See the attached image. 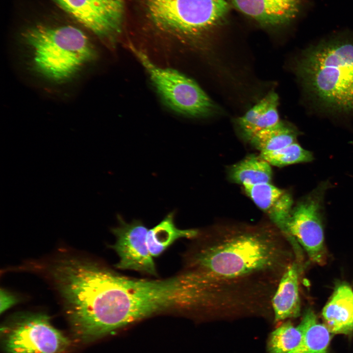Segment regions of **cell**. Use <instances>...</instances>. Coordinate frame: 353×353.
Here are the masks:
<instances>
[{
  "label": "cell",
  "mask_w": 353,
  "mask_h": 353,
  "mask_svg": "<svg viewBox=\"0 0 353 353\" xmlns=\"http://www.w3.org/2000/svg\"><path fill=\"white\" fill-rule=\"evenodd\" d=\"M148 18L159 29L185 36L200 34L221 24L225 0H143Z\"/></svg>",
  "instance_id": "5"
},
{
  "label": "cell",
  "mask_w": 353,
  "mask_h": 353,
  "mask_svg": "<svg viewBox=\"0 0 353 353\" xmlns=\"http://www.w3.org/2000/svg\"><path fill=\"white\" fill-rule=\"evenodd\" d=\"M131 47L157 92L172 109L194 117L207 116L217 112L216 105L196 82L176 70L159 67L143 52Z\"/></svg>",
  "instance_id": "7"
},
{
  "label": "cell",
  "mask_w": 353,
  "mask_h": 353,
  "mask_svg": "<svg viewBox=\"0 0 353 353\" xmlns=\"http://www.w3.org/2000/svg\"><path fill=\"white\" fill-rule=\"evenodd\" d=\"M299 134L294 126L280 121L275 126L259 132L250 141L260 152L273 151L296 142Z\"/></svg>",
  "instance_id": "18"
},
{
  "label": "cell",
  "mask_w": 353,
  "mask_h": 353,
  "mask_svg": "<svg viewBox=\"0 0 353 353\" xmlns=\"http://www.w3.org/2000/svg\"><path fill=\"white\" fill-rule=\"evenodd\" d=\"M229 177L243 186L270 183L272 170L271 165L260 155H250L231 167Z\"/></svg>",
  "instance_id": "17"
},
{
  "label": "cell",
  "mask_w": 353,
  "mask_h": 353,
  "mask_svg": "<svg viewBox=\"0 0 353 353\" xmlns=\"http://www.w3.org/2000/svg\"><path fill=\"white\" fill-rule=\"evenodd\" d=\"M84 26L101 38L113 36L122 27L124 0H54Z\"/></svg>",
  "instance_id": "9"
},
{
  "label": "cell",
  "mask_w": 353,
  "mask_h": 353,
  "mask_svg": "<svg viewBox=\"0 0 353 353\" xmlns=\"http://www.w3.org/2000/svg\"><path fill=\"white\" fill-rule=\"evenodd\" d=\"M245 16L264 26L289 23L298 16L303 0H229Z\"/></svg>",
  "instance_id": "11"
},
{
  "label": "cell",
  "mask_w": 353,
  "mask_h": 353,
  "mask_svg": "<svg viewBox=\"0 0 353 353\" xmlns=\"http://www.w3.org/2000/svg\"><path fill=\"white\" fill-rule=\"evenodd\" d=\"M332 187L329 180L320 182L293 207L286 222L285 237L294 249L298 243L309 259L323 265L326 260L323 215L326 194Z\"/></svg>",
  "instance_id": "6"
},
{
  "label": "cell",
  "mask_w": 353,
  "mask_h": 353,
  "mask_svg": "<svg viewBox=\"0 0 353 353\" xmlns=\"http://www.w3.org/2000/svg\"><path fill=\"white\" fill-rule=\"evenodd\" d=\"M300 261L291 262L282 275L271 299V306L276 322L300 315L299 277Z\"/></svg>",
  "instance_id": "13"
},
{
  "label": "cell",
  "mask_w": 353,
  "mask_h": 353,
  "mask_svg": "<svg viewBox=\"0 0 353 353\" xmlns=\"http://www.w3.org/2000/svg\"><path fill=\"white\" fill-rule=\"evenodd\" d=\"M52 276L79 341H94L133 323L137 299L130 277L71 258L56 263Z\"/></svg>",
  "instance_id": "1"
},
{
  "label": "cell",
  "mask_w": 353,
  "mask_h": 353,
  "mask_svg": "<svg viewBox=\"0 0 353 353\" xmlns=\"http://www.w3.org/2000/svg\"><path fill=\"white\" fill-rule=\"evenodd\" d=\"M5 353H64L71 340L42 314H24L1 328Z\"/></svg>",
  "instance_id": "8"
},
{
  "label": "cell",
  "mask_w": 353,
  "mask_h": 353,
  "mask_svg": "<svg viewBox=\"0 0 353 353\" xmlns=\"http://www.w3.org/2000/svg\"><path fill=\"white\" fill-rule=\"evenodd\" d=\"M118 217L119 225L112 230L116 238L112 248L119 257L116 267L157 276L147 243V227L139 220L127 223L121 216Z\"/></svg>",
  "instance_id": "10"
},
{
  "label": "cell",
  "mask_w": 353,
  "mask_h": 353,
  "mask_svg": "<svg viewBox=\"0 0 353 353\" xmlns=\"http://www.w3.org/2000/svg\"><path fill=\"white\" fill-rule=\"evenodd\" d=\"M303 333L298 325L294 327L291 323H285L271 333L269 350L270 353H288L300 343Z\"/></svg>",
  "instance_id": "20"
},
{
  "label": "cell",
  "mask_w": 353,
  "mask_h": 353,
  "mask_svg": "<svg viewBox=\"0 0 353 353\" xmlns=\"http://www.w3.org/2000/svg\"><path fill=\"white\" fill-rule=\"evenodd\" d=\"M268 101V97L267 95L237 121V125L243 137L249 141L253 135L255 126Z\"/></svg>",
  "instance_id": "21"
},
{
  "label": "cell",
  "mask_w": 353,
  "mask_h": 353,
  "mask_svg": "<svg viewBox=\"0 0 353 353\" xmlns=\"http://www.w3.org/2000/svg\"><path fill=\"white\" fill-rule=\"evenodd\" d=\"M18 302L17 298L5 290H0V313L4 312Z\"/></svg>",
  "instance_id": "22"
},
{
  "label": "cell",
  "mask_w": 353,
  "mask_h": 353,
  "mask_svg": "<svg viewBox=\"0 0 353 353\" xmlns=\"http://www.w3.org/2000/svg\"><path fill=\"white\" fill-rule=\"evenodd\" d=\"M244 187L248 196L285 236L286 222L293 208L291 194L270 183Z\"/></svg>",
  "instance_id": "12"
},
{
  "label": "cell",
  "mask_w": 353,
  "mask_h": 353,
  "mask_svg": "<svg viewBox=\"0 0 353 353\" xmlns=\"http://www.w3.org/2000/svg\"></svg>",
  "instance_id": "23"
},
{
  "label": "cell",
  "mask_w": 353,
  "mask_h": 353,
  "mask_svg": "<svg viewBox=\"0 0 353 353\" xmlns=\"http://www.w3.org/2000/svg\"><path fill=\"white\" fill-rule=\"evenodd\" d=\"M24 39L36 72L54 82L72 78L96 56L88 37L73 26L36 25L24 33Z\"/></svg>",
  "instance_id": "4"
},
{
  "label": "cell",
  "mask_w": 353,
  "mask_h": 353,
  "mask_svg": "<svg viewBox=\"0 0 353 353\" xmlns=\"http://www.w3.org/2000/svg\"><path fill=\"white\" fill-rule=\"evenodd\" d=\"M175 213H169L156 226L148 230L147 243L151 255L157 257L176 240L181 238H196L200 234L197 229H181L174 222Z\"/></svg>",
  "instance_id": "16"
},
{
  "label": "cell",
  "mask_w": 353,
  "mask_h": 353,
  "mask_svg": "<svg viewBox=\"0 0 353 353\" xmlns=\"http://www.w3.org/2000/svg\"><path fill=\"white\" fill-rule=\"evenodd\" d=\"M260 155L270 165L277 167L308 163L314 159L313 153L297 142L277 150L261 152Z\"/></svg>",
  "instance_id": "19"
},
{
  "label": "cell",
  "mask_w": 353,
  "mask_h": 353,
  "mask_svg": "<svg viewBox=\"0 0 353 353\" xmlns=\"http://www.w3.org/2000/svg\"><path fill=\"white\" fill-rule=\"evenodd\" d=\"M203 238L188 254L187 269L223 283L264 290L278 283L289 262L279 230L263 227L229 228Z\"/></svg>",
  "instance_id": "2"
},
{
  "label": "cell",
  "mask_w": 353,
  "mask_h": 353,
  "mask_svg": "<svg viewBox=\"0 0 353 353\" xmlns=\"http://www.w3.org/2000/svg\"><path fill=\"white\" fill-rule=\"evenodd\" d=\"M308 94L325 109L353 113V36L338 35L305 50L296 66Z\"/></svg>",
  "instance_id": "3"
},
{
  "label": "cell",
  "mask_w": 353,
  "mask_h": 353,
  "mask_svg": "<svg viewBox=\"0 0 353 353\" xmlns=\"http://www.w3.org/2000/svg\"><path fill=\"white\" fill-rule=\"evenodd\" d=\"M303 335L299 344L288 353H328L330 332L320 323L310 308L306 309L298 325Z\"/></svg>",
  "instance_id": "15"
},
{
  "label": "cell",
  "mask_w": 353,
  "mask_h": 353,
  "mask_svg": "<svg viewBox=\"0 0 353 353\" xmlns=\"http://www.w3.org/2000/svg\"><path fill=\"white\" fill-rule=\"evenodd\" d=\"M322 314L330 333H353V290L348 283L342 282L335 286Z\"/></svg>",
  "instance_id": "14"
}]
</instances>
